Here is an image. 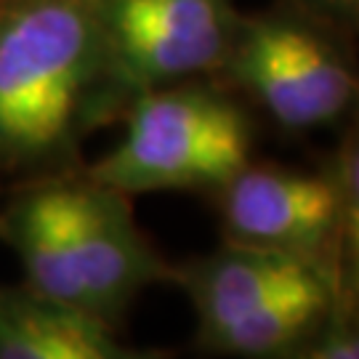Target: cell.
I'll use <instances>...</instances> for the list:
<instances>
[{"mask_svg":"<svg viewBox=\"0 0 359 359\" xmlns=\"http://www.w3.org/2000/svg\"><path fill=\"white\" fill-rule=\"evenodd\" d=\"M102 0H0V168H48L88 133Z\"/></svg>","mask_w":359,"mask_h":359,"instance_id":"cell-2","label":"cell"},{"mask_svg":"<svg viewBox=\"0 0 359 359\" xmlns=\"http://www.w3.org/2000/svg\"><path fill=\"white\" fill-rule=\"evenodd\" d=\"M0 359H173L163 348H133L112 325L0 285Z\"/></svg>","mask_w":359,"mask_h":359,"instance_id":"cell-8","label":"cell"},{"mask_svg":"<svg viewBox=\"0 0 359 359\" xmlns=\"http://www.w3.org/2000/svg\"><path fill=\"white\" fill-rule=\"evenodd\" d=\"M243 13L231 0H102V72L88 130L142 93L221 75Z\"/></svg>","mask_w":359,"mask_h":359,"instance_id":"cell-5","label":"cell"},{"mask_svg":"<svg viewBox=\"0 0 359 359\" xmlns=\"http://www.w3.org/2000/svg\"><path fill=\"white\" fill-rule=\"evenodd\" d=\"M126 136L86 173L117 192L210 189L250 163L253 123L226 90L187 80L142 93L123 112Z\"/></svg>","mask_w":359,"mask_h":359,"instance_id":"cell-4","label":"cell"},{"mask_svg":"<svg viewBox=\"0 0 359 359\" xmlns=\"http://www.w3.org/2000/svg\"><path fill=\"white\" fill-rule=\"evenodd\" d=\"M0 240L25 287L115 327L144 287L170 269L139 229L130 197L83 176H46L0 208Z\"/></svg>","mask_w":359,"mask_h":359,"instance_id":"cell-1","label":"cell"},{"mask_svg":"<svg viewBox=\"0 0 359 359\" xmlns=\"http://www.w3.org/2000/svg\"><path fill=\"white\" fill-rule=\"evenodd\" d=\"M218 194L229 243L290 253L348 277L359 213L354 144L338 147L320 173L248 163Z\"/></svg>","mask_w":359,"mask_h":359,"instance_id":"cell-6","label":"cell"},{"mask_svg":"<svg viewBox=\"0 0 359 359\" xmlns=\"http://www.w3.org/2000/svg\"><path fill=\"white\" fill-rule=\"evenodd\" d=\"M170 280L192 301L197 346L218 357H285L351 298V280L322 264L229 240Z\"/></svg>","mask_w":359,"mask_h":359,"instance_id":"cell-3","label":"cell"},{"mask_svg":"<svg viewBox=\"0 0 359 359\" xmlns=\"http://www.w3.org/2000/svg\"><path fill=\"white\" fill-rule=\"evenodd\" d=\"M221 75L283 128L309 130L346 115L357 77L346 53L306 16H243Z\"/></svg>","mask_w":359,"mask_h":359,"instance_id":"cell-7","label":"cell"},{"mask_svg":"<svg viewBox=\"0 0 359 359\" xmlns=\"http://www.w3.org/2000/svg\"><path fill=\"white\" fill-rule=\"evenodd\" d=\"M304 6V11H311L322 16V19H341V22H351L357 16L359 0H298Z\"/></svg>","mask_w":359,"mask_h":359,"instance_id":"cell-10","label":"cell"},{"mask_svg":"<svg viewBox=\"0 0 359 359\" xmlns=\"http://www.w3.org/2000/svg\"><path fill=\"white\" fill-rule=\"evenodd\" d=\"M280 359H359V338L351 298L341 301L317 333Z\"/></svg>","mask_w":359,"mask_h":359,"instance_id":"cell-9","label":"cell"}]
</instances>
